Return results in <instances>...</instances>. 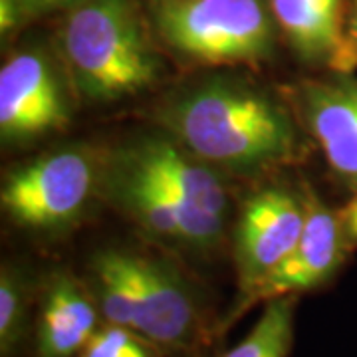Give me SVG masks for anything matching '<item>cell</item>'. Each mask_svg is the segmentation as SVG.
<instances>
[{
    "label": "cell",
    "mask_w": 357,
    "mask_h": 357,
    "mask_svg": "<svg viewBox=\"0 0 357 357\" xmlns=\"http://www.w3.org/2000/svg\"><path fill=\"white\" fill-rule=\"evenodd\" d=\"M169 135L225 175H255L294 161L300 135L276 98L246 82L211 77L181 89L157 112Z\"/></svg>",
    "instance_id": "6da1fadb"
},
{
    "label": "cell",
    "mask_w": 357,
    "mask_h": 357,
    "mask_svg": "<svg viewBox=\"0 0 357 357\" xmlns=\"http://www.w3.org/2000/svg\"><path fill=\"white\" fill-rule=\"evenodd\" d=\"M86 282L105 324L137 332L165 357H206L220 337L203 294L163 256L105 248L91 256Z\"/></svg>",
    "instance_id": "7a4b0ae2"
},
{
    "label": "cell",
    "mask_w": 357,
    "mask_h": 357,
    "mask_svg": "<svg viewBox=\"0 0 357 357\" xmlns=\"http://www.w3.org/2000/svg\"><path fill=\"white\" fill-rule=\"evenodd\" d=\"M153 36L139 0H82L62 14L56 50L79 100L115 103L159 82Z\"/></svg>",
    "instance_id": "3957f363"
},
{
    "label": "cell",
    "mask_w": 357,
    "mask_h": 357,
    "mask_svg": "<svg viewBox=\"0 0 357 357\" xmlns=\"http://www.w3.org/2000/svg\"><path fill=\"white\" fill-rule=\"evenodd\" d=\"M157 40L192 64L266 62L276 22L268 0H145Z\"/></svg>",
    "instance_id": "277c9868"
},
{
    "label": "cell",
    "mask_w": 357,
    "mask_h": 357,
    "mask_svg": "<svg viewBox=\"0 0 357 357\" xmlns=\"http://www.w3.org/2000/svg\"><path fill=\"white\" fill-rule=\"evenodd\" d=\"M169 199L189 230L192 256H213L227 236L229 189L225 173L169 133L137 135L109 151Z\"/></svg>",
    "instance_id": "5b68a950"
},
{
    "label": "cell",
    "mask_w": 357,
    "mask_h": 357,
    "mask_svg": "<svg viewBox=\"0 0 357 357\" xmlns=\"http://www.w3.org/2000/svg\"><path fill=\"white\" fill-rule=\"evenodd\" d=\"M103 157L88 145H68L13 169L0 191L6 217L20 229L58 232L84 215L100 192Z\"/></svg>",
    "instance_id": "8992f818"
},
{
    "label": "cell",
    "mask_w": 357,
    "mask_h": 357,
    "mask_svg": "<svg viewBox=\"0 0 357 357\" xmlns=\"http://www.w3.org/2000/svg\"><path fill=\"white\" fill-rule=\"evenodd\" d=\"M70 79L60 58L40 46L14 50L0 68V137L24 145L68 128Z\"/></svg>",
    "instance_id": "52a82bcc"
},
{
    "label": "cell",
    "mask_w": 357,
    "mask_h": 357,
    "mask_svg": "<svg viewBox=\"0 0 357 357\" xmlns=\"http://www.w3.org/2000/svg\"><path fill=\"white\" fill-rule=\"evenodd\" d=\"M307 218L304 232L290 255L266 274L241 302L220 319V335L250 307L266 304L282 296H300L324 288L335 278L351 250L345 241L340 213L321 203L318 195L306 189Z\"/></svg>",
    "instance_id": "ba28073f"
},
{
    "label": "cell",
    "mask_w": 357,
    "mask_h": 357,
    "mask_svg": "<svg viewBox=\"0 0 357 357\" xmlns=\"http://www.w3.org/2000/svg\"><path fill=\"white\" fill-rule=\"evenodd\" d=\"M306 218V189L300 192L284 185H268L243 204L232 248L238 284L236 302L292 252Z\"/></svg>",
    "instance_id": "9c48e42d"
},
{
    "label": "cell",
    "mask_w": 357,
    "mask_h": 357,
    "mask_svg": "<svg viewBox=\"0 0 357 357\" xmlns=\"http://www.w3.org/2000/svg\"><path fill=\"white\" fill-rule=\"evenodd\" d=\"M298 109L335 177L357 192V79L337 74L304 82Z\"/></svg>",
    "instance_id": "30bf717a"
},
{
    "label": "cell",
    "mask_w": 357,
    "mask_h": 357,
    "mask_svg": "<svg viewBox=\"0 0 357 357\" xmlns=\"http://www.w3.org/2000/svg\"><path fill=\"white\" fill-rule=\"evenodd\" d=\"M102 321L86 278L52 270L40 282L32 357H79Z\"/></svg>",
    "instance_id": "8fae6325"
},
{
    "label": "cell",
    "mask_w": 357,
    "mask_h": 357,
    "mask_svg": "<svg viewBox=\"0 0 357 357\" xmlns=\"http://www.w3.org/2000/svg\"><path fill=\"white\" fill-rule=\"evenodd\" d=\"M276 28L310 64L349 74L357 56L347 38V0H268Z\"/></svg>",
    "instance_id": "7c38bea8"
},
{
    "label": "cell",
    "mask_w": 357,
    "mask_h": 357,
    "mask_svg": "<svg viewBox=\"0 0 357 357\" xmlns=\"http://www.w3.org/2000/svg\"><path fill=\"white\" fill-rule=\"evenodd\" d=\"M40 284L26 268L2 262L0 268V357H22L32 344L34 310L38 306Z\"/></svg>",
    "instance_id": "4fadbf2b"
},
{
    "label": "cell",
    "mask_w": 357,
    "mask_h": 357,
    "mask_svg": "<svg viewBox=\"0 0 357 357\" xmlns=\"http://www.w3.org/2000/svg\"><path fill=\"white\" fill-rule=\"evenodd\" d=\"M262 306V316L248 335L220 357H290L296 335L298 296L274 298Z\"/></svg>",
    "instance_id": "5bb4252c"
},
{
    "label": "cell",
    "mask_w": 357,
    "mask_h": 357,
    "mask_svg": "<svg viewBox=\"0 0 357 357\" xmlns=\"http://www.w3.org/2000/svg\"><path fill=\"white\" fill-rule=\"evenodd\" d=\"M79 357H165V354L137 332L103 321Z\"/></svg>",
    "instance_id": "9a60e30c"
},
{
    "label": "cell",
    "mask_w": 357,
    "mask_h": 357,
    "mask_svg": "<svg viewBox=\"0 0 357 357\" xmlns=\"http://www.w3.org/2000/svg\"><path fill=\"white\" fill-rule=\"evenodd\" d=\"M82 0H18V4L22 6L28 22L40 18V16H46V14L62 13L70 10L72 6L79 4Z\"/></svg>",
    "instance_id": "2e32d148"
},
{
    "label": "cell",
    "mask_w": 357,
    "mask_h": 357,
    "mask_svg": "<svg viewBox=\"0 0 357 357\" xmlns=\"http://www.w3.org/2000/svg\"><path fill=\"white\" fill-rule=\"evenodd\" d=\"M28 22L18 0H0V34L2 38L14 34L20 26Z\"/></svg>",
    "instance_id": "e0dca14e"
},
{
    "label": "cell",
    "mask_w": 357,
    "mask_h": 357,
    "mask_svg": "<svg viewBox=\"0 0 357 357\" xmlns=\"http://www.w3.org/2000/svg\"><path fill=\"white\" fill-rule=\"evenodd\" d=\"M342 218V227H344L345 241L349 244V248L357 246V192L356 197L345 204L344 211H340Z\"/></svg>",
    "instance_id": "ac0fdd59"
},
{
    "label": "cell",
    "mask_w": 357,
    "mask_h": 357,
    "mask_svg": "<svg viewBox=\"0 0 357 357\" xmlns=\"http://www.w3.org/2000/svg\"><path fill=\"white\" fill-rule=\"evenodd\" d=\"M347 38L357 56V0H347Z\"/></svg>",
    "instance_id": "d6986e66"
}]
</instances>
